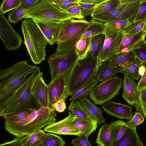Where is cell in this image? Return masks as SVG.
Returning <instances> with one entry per match:
<instances>
[{
	"label": "cell",
	"instance_id": "6da1fadb",
	"mask_svg": "<svg viewBox=\"0 0 146 146\" xmlns=\"http://www.w3.org/2000/svg\"><path fill=\"white\" fill-rule=\"evenodd\" d=\"M36 66L27 60L17 62L13 66L0 70V109L25 82Z\"/></svg>",
	"mask_w": 146,
	"mask_h": 146
},
{
	"label": "cell",
	"instance_id": "7a4b0ae2",
	"mask_svg": "<svg viewBox=\"0 0 146 146\" xmlns=\"http://www.w3.org/2000/svg\"><path fill=\"white\" fill-rule=\"evenodd\" d=\"M53 108L35 109L27 117L17 122L5 124V129L17 137L29 135L55 121L57 113Z\"/></svg>",
	"mask_w": 146,
	"mask_h": 146
},
{
	"label": "cell",
	"instance_id": "3957f363",
	"mask_svg": "<svg viewBox=\"0 0 146 146\" xmlns=\"http://www.w3.org/2000/svg\"><path fill=\"white\" fill-rule=\"evenodd\" d=\"M21 29L24 44L32 61L39 64L46 56V38L35 22L31 19H27L22 23Z\"/></svg>",
	"mask_w": 146,
	"mask_h": 146
},
{
	"label": "cell",
	"instance_id": "277c9868",
	"mask_svg": "<svg viewBox=\"0 0 146 146\" xmlns=\"http://www.w3.org/2000/svg\"><path fill=\"white\" fill-rule=\"evenodd\" d=\"M102 63L99 56L79 60L69 79L68 87L69 96H71L96 79L99 68Z\"/></svg>",
	"mask_w": 146,
	"mask_h": 146
},
{
	"label": "cell",
	"instance_id": "5b68a950",
	"mask_svg": "<svg viewBox=\"0 0 146 146\" xmlns=\"http://www.w3.org/2000/svg\"><path fill=\"white\" fill-rule=\"evenodd\" d=\"M41 72L36 66L33 72L12 97L6 102L0 109V115L26 108H34L31 106L33 98L31 91L33 85Z\"/></svg>",
	"mask_w": 146,
	"mask_h": 146
},
{
	"label": "cell",
	"instance_id": "8992f818",
	"mask_svg": "<svg viewBox=\"0 0 146 146\" xmlns=\"http://www.w3.org/2000/svg\"><path fill=\"white\" fill-rule=\"evenodd\" d=\"M79 60L75 47L56 51L48 58L51 81L60 75L72 71Z\"/></svg>",
	"mask_w": 146,
	"mask_h": 146
},
{
	"label": "cell",
	"instance_id": "52a82bcc",
	"mask_svg": "<svg viewBox=\"0 0 146 146\" xmlns=\"http://www.w3.org/2000/svg\"><path fill=\"white\" fill-rule=\"evenodd\" d=\"M141 0H121L120 3L108 13L92 17V19L108 23L122 20L133 22L140 6Z\"/></svg>",
	"mask_w": 146,
	"mask_h": 146
},
{
	"label": "cell",
	"instance_id": "ba28073f",
	"mask_svg": "<svg viewBox=\"0 0 146 146\" xmlns=\"http://www.w3.org/2000/svg\"><path fill=\"white\" fill-rule=\"evenodd\" d=\"M24 19H48L64 21L72 19L66 11L51 0H41L29 9Z\"/></svg>",
	"mask_w": 146,
	"mask_h": 146
},
{
	"label": "cell",
	"instance_id": "9c48e42d",
	"mask_svg": "<svg viewBox=\"0 0 146 146\" xmlns=\"http://www.w3.org/2000/svg\"><path fill=\"white\" fill-rule=\"evenodd\" d=\"M123 81L120 78L115 76L100 83L89 94L91 100L95 104L102 105L110 101L119 93Z\"/></svg>",
	"mask_w": 146,
	"mask_h": 146
},
{
	"label": "cell",
	"instance_id": "30bf717a",
	"mask_svg": "<svg viewBox=\"0 0 146 146\" xmlns=\"http://www.w3.org/2000/svg\"><path fill=\"white\" fill-rule=\"evenodd\" d=\"M90 24V21L84 19H71L63 21L56 43L66 42L75 38L86 30Z\"/></svg>",
	"mask_w": 146,
	"mask_h": 146
},
{
	"label": "cell",
	"instance_id": "8fae6325",
	"mask_svg": "<svg viewBox=\"0 0 146 146\" xmlns=\"http://www.w3.org/2000/svg\"><path fill=\"white\" fill-rule=\"evenodd\" d=\"M103 33L105 40L99 56L102 62L116 55L124 35L123 33L112 30L105 25Z\"/></svg>",
	"mask_w": 146,
	"mask_h": 146
},
{
	"label": "cell",
	"instance_id": "7c38bea8",
	"mask_svg": "<svg viewBox=\"0 0 146 146\" xmlns=\"http://www.w3.org/2000/svg\"><path fill=\"white\" fill-rule=\"evenodd\" d=\"M72 72L68 74L60 75L51 81L48 85L49 101L51 108H53V106L59 100L65 101L69 96L68 84Z\"/></svg>",
	"mask_w": 146,
	"mask_h": 146
},
{
	"label": "cell",
	"instance_id": "4fadbf2b",
	"mask_svg": "<svg viewBox=\"0 0 146 146\" xmlns=\"http://www.w3.org/2000/svg\"><path fill=\"white\" fill-rule=\"evenodd\" d=\"M0 36L4 46L8 50L19 49L23 43L20 35L13 29L9 21L1 11Z\"/></svg>",
	"mask_w": 146,
	"mask_h": 146
},
{
	"label": "cell",
	"instance_id": "5bb4252c",
	"mask_svg": "<svg viewBox=\"0 0 146 146\" xmlns=\"http://www.w3.org/2000/svg\"><path fill=\"white\" fill-rule=\"evenodd\" d=\"M76 116L69 111L68 116L64 119L52 123L45 127L44 131L60 135L80 136L82 133L73 124Z\"/></svg>",
	"mask_w": 146,
	"mask_h": 146
},
{
	"label": "cell",
	"instance_id": "9a60e30c",
	"mask_svg": "<svg viewBox=\"0 0 146 146\" xmlns=\"http://www.w3.org/2000/svg\"><path fill=\"white\" fill-rule=\"evenodd\" d=\"M90 21V24L89 27L79 35L70 40L58 44L56 51L72 48L75 47L76 43L82 38L93 37L98 34L103 33L104 29L103 22L93 19H91Z\"/></svg>",
	"mask_w": 146,
	"mask_h": 146
},
{
	"label": "cell",
	"instance_id": "2e32d148",
	"mask_svg": "<svg viewBox=\"0 0 146 146\" xmlns=\"http://www.w3.org/2000/svg\"><path fill=\"white\" fill-rule=\"evenodd\" d=\"M36 23L50 45L56 43L61 24L63 21L48 19H32Z\"/></svg>",
	"mask_w": 146,
	"mask_h": 146
},
{
	"label": "cell",
	"instance_id": "e0dca14e",
	"mask_svg": "<svg viewBox=\"0 0 146 146\" xmlns=\"http://www.w3.org/2000/svg\"><path fill=\"white\" fill-rule=\"evenodd\" d=\"M41 72L33 87L31 95L39 108L50 107V106L48 85L45 82Z\"/></svg>",
	"mask_w": 146,
	"mask_h": 146
},
{
	"label": "cell",
	"instance_id": "ac0fdd59",
	"mask_svg": "<svg viewBox=\"0 0 146 146\" xmlns=\"http://www.w3.org/2000/svg\"><path fill=\"white\" fill-rule=\"evenodd\" d=\"M123 82L122 97L129 104L137 108L139 105L140 94L137 84L133 80L125 75H124Z\"/></svg>",
	"mask_w": 146,
	"mask_h": 146
},
{
	"label": "cell",
	"instance_id": "d6986e66",
	"mask_svg": "<svg viewBox=\"0 0 146 146\" xmlns=\"http://www.w3.org/2000/svg\"><path fill=\"white\" fill-rule=\"evenodd\" d=\"M104 111L108 114L121 119H131L133 117L131 107L113 101H109L102 106Z\"/></svg>",
	"mask_w": 146,
	"mask_h": 146
},
{
	"label": "cell",
	"instance_id": "ffe728a7",
	"mask_svg": "<svg viewBox=\"0 0 146 146\" xmlns=\"http://www.w3.org/2000/svg\"><path fill=\"white\" fill-rule=\"evenodd\" d=\"M145 36L144 30L135 35H125L124 34L119 51L116 55L127 53L132 51L145 40Z\"/></svg>",
	"mask_w": 146,
	"mask_h": 146
},
{
	"label": "cell",
	"instance_id": "44dd1931",
	"mask_svg": "<svg viewBox=\"0 0 146 146\" xmlns=\"http://www.w3.org/2000/svg\"><path fill=\"white\" fill-rule=\"evenodd\" d=\"M73 123L82 134L88 138L91 133L96 130L98 124L97 121H92L76 116Z\"/></svg>",
	"mask_w": 146,
	"mask_h": 146
},
{
	"label": "cell",
	"instance_id": "7402d4cb",
	"mask_svg": "<svg viewBox=\"0 0 146 146\" xmlns=\"http://www.w3.org/2000/svg\"><path fill=\"white\" fill-rule=\"evenodd\" d=\"M109 125L111 135V146H115L124 136L127 126L125 122L122 120L112 121Z\"/></svg>",
	"mask_w": 146,
	"mask_h": 146
},
{
	"label": "cell",
	"instance_id": "603a6c76",
	"mask_svg": "<svg viewBox=\"0 0 146 146\" xmlns=\"http://www.w3.org/2000/svg\"><path fill=\"white\" fill-rule=\"evenodd\" d=\"M115 146H144L136 128L127 127V131L121 141Z\"/></svg>",
	"mask_w": 146,
	"mask_h": 146
},
{
	"label": "cell",
	"instance_id": "cb8c5ba5",
	"mask_svg": "<svg viewBox=\"0 0 146 146\" xmlns=\"http://www.w3.org/2000/svg\"><path fill=\"white\" fill-rule=\"evenodd\" d=\"M80 102L89 113L97 121L98 124L106 122V119L102 115L103 112L101 108L92 103L86 97L80 99Z\"/></svg>",
	"mask_w": 146,
	"mask_h": 146
},
{
	"label": "cell",
	"instance_id": "d4e9b609",
	"mask_svg": "<svg viewBox=\"0 0 146 146\" xmlns=\"http://www.w3.org/2000/svg\"><path fill=\"white\" fill-rule=\"evenodd\" d=\"M141 63L136 58L133 61L119 66V73H122L133 80H138L140 78L139 73Z\"/></svg>",
	"mask_w": 146,
	"mask_h": 146
},
{
	"label": "cell",
	"instance_id": "484cf974",
	"mask_svg": "<svg viewBox=\"0 0 146 146\" xmlns=\"http://www.w3.org/2000/svg\"><path fill=\"white\" fill-rule=\"evenodd\" d=\"M119 66L110 65L103 62L98 69L96 79L100 83L116 76L118 72Z\"/></svg>",
	"mask_w": 146,
	"mask_h": 146
},
{
	"label": "cell",
	"instance_id": "4316f807",
	"mask_svg": "<svg viewBox=\"0 0 146 146\" xmlns=\"http://www.w3.org/2000/svg\"><path fill=\"white\" fill-rule=\"evenodd\" d=\"M35 109L34 108H29L5 114L2 117L5 119V124H11L19 121L27 117Z\"/></svg>",
	"mask_w": 146,
	"mask_h": 146
},
{
	"label": "cell",
	"instance_id": "83f0119b",
	"mask_svg": "<svg viewBox=\"0 0 146 146\" xmlns=\"http://www.w3.org/2000/svg\"><path fill=\"white\" fill-rule=\"evenodd\" d=\"M105 38L104 33L92 37L90 47L86 58L97 57L100 56L103 46Z\"/></svg>",
	"mask_w": 146,
	"mask_h": 146
},
{
	"label": "cell",
	"instance_id": "f1b7e54d",
	"mask_svg": "<svg viewBox=\"0 0 146 146\" xmlns=\"http://www.w3.org/2000/svg\"><path fill=\"white\" fill-rule=\"evenodd\" d=\"M96 141L98 146H111V135L109 125L105 123L100 127Z\"/></svg>",
	"mask_w": 146,
	"mask_h": 146
},
{
	"label": "cell",
	"instance_id": "f546056e",
	"mask_svg": "<svg viewBox=\"0 0 146 146\" xmlns=\"http://www.w3.org/2000/svg\"><path fill=\"white\" fill-rule=\"evenodd\" d=\"M68 109L69 111L76 117L96 121L87 111L80 102L77 100L71 101Z\"/></svg>",
	"mask_w": 146,
	"mask_h": 146
},
{
	"label": "cell",
	"instance_id": "4dcf8cb0",
	"mask_svg": "<svg viewBox=\"0 0 146 146\" xmlns=\"http://www.w3.org/2000/svg\"><path fill=\"white\" fill-rule=\"evenodd\" d=\"M121 0H104L98 5L91 15L92 17L100 15L110 11L119 5Z\"/></svg>",
	"mask_w": 146,
	"mask_h": 146
},
{
	"label": "cell",
	"instance_id": "1f68e13d",
	"mask_svg": "<svg viewBox=\"0 0 146 146\" xmlns=\"http://www.w3.org/2000/svg\"><path fill=\"white\" fill-rule=\"evenodd\" d=\"M136 57L132 51L122 54L116 55L106 62L110 65L119 66L133 61Z\"/></svg>",
	"mask_w": 146,
	"mask_h": 146
},
{
	"label": "cell",
	"instance_id": "d6a6232c",
	"mask_svg": "<svg viewBox=\"0 0 146 146\" xmlns=\"http://www.w3.org/2000/svg\"><path fill=\"white\" fill-rule=\"evenodd\" d=\"M92 38L90 37L82 38L75 45V47L79 60L86 58L90 47Z\"/></svg>",
	"mask_w": 146,
	"mask_h": 146
},
{
	"label": "cell",
	"instance_id": "836d02e7",
	"mask_svg": "<svg viewBox=\"0 0 146 146\" xmlns=\"http://www.w3.org/2000/svg\"><path fill=\"white\" fill-rule=\"evenodd\" d=\"M98 81L95 79L86 86L80 89L72 94L69 101L78 100L89 95L93 89L98 85Z\"/></svg>",
	"mask_w": 146,
	"mask_h": 146
},
{
	"label": "cell",
	"instance_id": "e575fe53",
	"mask_svg": "<svg viewBox=\"0 0 146 146\" xmlns=\"http://www.w3.org/2000/svg\"><path fill=\"white\" fill-rule=\"evenodd\" d=\"M65 142L62 138L55 134L45 133L39 146H64Z\"/></svg>",
	"mask_w": 146,
	"mask_h": 146
},
{
	"label": "cell",
	"instance_id": "d590c367",
	"mask_svg": "<svg viewBox=\"0 0 146 146\" xmlns=\"http://www.w3.org/2000/svg\"><path fill=\"white\" fill-rule=\"evenodd\" d=\"M45 133L42 129L35 131L29 135V137L24 146H39Z\"/></svg>",
	"mask_w": 146,
	"mask_h": 146
},
{
	"label": "cell",
	"instance_id": "8d00e7d4",
	"mask_svg": "<svg viewBox=\"0 0 146 146\" xmlns=\"http://www.w3.org/2000/svg\"><path fill=\"white\" fill-rule=\"evenodd\" d=\"M29 9H25L19 6L11 12L8 15V20L10 22L16 24L24 18Z\"/></svg>",
	"mask_w": 146,
	"mask_h": 146
},
{
	"label": "cell",
	"instance_id": "74e56055",
	"mask_svg": "<svg viewBox=\"0 0 146 146\" xmlns=\"http://www.w3.org/2000/svg\"><path fill=\"white\" fill-rule=\"evenodd\" d=\"M132 22L127 20H122L105 23L104 25L112 30L124 33L127 28Z\"/></svg>",
	"mask_w": 146,
	"mask_h": 146
},
{
	"label": "cell",
	"instance_id": "f35d334b",
	"mask_svg": "<svg viewBox=\"0 0 146 146\" xmlns=\"http://www.w3.org/2000/svg\"><path fill=\"white\" fill-rule=\"evenodd\" d=\"M145 21H133L127 28L124 33L125 35L135 34L144 29Z\"/></svg>",
	"mask_w": 146,
	"mask_h": 146
},
{
	"label": "cell",
	"instance_id": "ab89813d",
	"mask_svg": "<svg viewBox=\"0 0 146 146\" xmlns=\"http://www.w3.org/2000/svg\"><path fill=\"white\" fill-rule=\"evenodd\" d=\"M141 64L146 61V41L142 42L132 51Z\"/></svg>",
	"mask_w": 146,
	"mask_h": 146
},
{
	"label": "cell",
	"instance_id": "60d3db41",
	"mask_svg": "<svg viewBox=\"0 0 146 146\" xmlns=\"http://www.w3.org/2000/svg\"><path fill=\"white\" fill-rule=\"evenodd\" d=\"M21 0H3L0 8V11L3 14L14 9L20 4Z\"/></svg>",
	"mask_w": 146,
	"mask_h": 146
},
{
	"label": "cell",
	"instance_id": "b9f144b4",
	"mask_svg": "<svg viewBox=\"0 0 146 146\" xmlns=\"http://www.w3.org/2000/svg\"><path fill=\"white\" fill-rule=\"evenodd\" d=\"M145 120V117L140 112H136L132 118L125 122L127 125L129 127L136 128L142 124Z\"/></svg>",
	"mask_w": 146,
	"mask_h": 146
},
{
	"label": "cell",
	"instance_id": "7bdbcfd3",
	"mask_svg": "<svg viewBox=\"0 0 146 146\" xmlns=\"http://www.w3.org/2000/svg\"><path fill=\"white\" fill-rule=\"evenodd\" d=\"M78 3L80 7L81 14L84 17L91 15L95 8L98 5L82 2L80 1V0Z\"/></svg>",
	"mask_w": 146,
	"mask_h": 146
},
{
	"label": "cell",
	"instance_id": "ee69618b",
	"mask_svg": "<svg viewBox=\"0 0 146 146\" xmlns=\"http://www.w3.org/2000/svg\"><path fill=\"white\" fill-rule=\"evenodd\" d=\"M139 92V104L137 108L146 119V87Z\"/></svg>",
	"mask_w": 146,
	"mask_h": 146
},
{
	"label": "cell",
	"instance_id": "f6af8a7d",
	"mask_svg": "<svg viewBox=\"0 0 146 146\" xmlns=\"http://www.w3.org/2000/svg\"><path fill=\"white\" fill-rule=\"evenodd\" d=\"M63 10H66L77 4L79 0H51Z\"/></svg>",
	"mask_w": 146,
	"mask_h": 146
},
{
	"label": "cell",
	"instance_id": "bcb514c9",
	"mask_svg": "<svg viewBox=\"0 0 146 146\" xmlns=\"http://www.w3.org/2000/svg\"><path fill=\"white\" fill-rule=\"evenodd\" d=\"M146 20V0H141L140 6L133 21Z\"/></svg>",
	"mask_w": 146,
	"mask_h": 146
},
{
	"label": "cell",
	"instance_id": "7dc6e473",
	"mask_svg": "<svg viewBox=\"0 0 146 146\" xmlns=\"http://www.w3.org/2000/svg\"><path fill=\"white\" fill-rule=\"evenodd\" d=\"M29 137V135L22 137H16L11 141L1 144L0 146H24Z\"/></svg>",
	"mask_w": 146,
	"mask_h": 146
},
{
	"label": "cell",
	"instance_id": "c3c4849f",
	"mask_svg": "<svg viewBox=\"0 0 146 146\" xmlns=\"http://www.w3.org/2000/svg\"><path fill=\"white\" fill-rule=\"evenodd\" d=\"M65 11L71 15L72 19H84L81 14L80 7L78 3Z\"/></svg>",
	"mask_w": 146,
	"mask_h": 146
},
{
	"label": "cell",
	"instance_id": "681fc988",
	"mask_svg": "<svg viewBox=\"0 0 146 146\" xmlns=\"http://www.w3.org/2000/svg\"><path fill=\"white\" fill-rule=\"evenodd\" d=\"M88 139L82 134L72 139L71 143L74 146H91Z\"/></svg>",
	"mask_w": 146,
	"mask_h": 146
},
{
	"label": "cell",
	"instance_id": "f907efd6",
	"mask_svg": "<svg viewBox=\"0 0 146 146\" xmlns=\"http://www.w3.org/2000/svg\"><path fill=\"white\" fill-rule=\"evenodd\" d=\"M39 0H21L19 6L25 9H30L35 6Z\"/></svg>",
	"mask_w": 146,
	"mask_h": 146
},
{
	"label": "cell",
	"instance_id": "816d5d0a",
	"mask_svg": "<svg viewBox=\"0 0 146 146\" xmlns=\"http://www.w3.org/2000/svg\"><path fill=\"white\" fill-rule=\"evenodd\" d=\"M141 64H143L145 66V70L143 75L141 76L139 82L137 84V88L139 91L146 87V61Z\"/></svg>",
	"mask_w": 146,
	"mask_h": 146
},
{
	"label": "cell",
	"instance_id": "f5cc1de1",
	"mask_svg": "<svg viewBox=\"0 0 146 146\" xmlns=\"http://www.w3.org/2000/svg\"><path fill=\"white\" fill-rule=\"evenodd\" d=\"M53 107L56 111L59 113L63 112L66 108L65 101L63 100L58 101L54 104Z\"/></svg>",
	"mask_w": 146,
	"mask_h": 146
},
{
	"label": "cell",
	"instance_id": "db71d44e",
	"mask_svg": "<svg viewBox=\"0 0 146 146\" xmlns=\"http://www.w3.org/2000/svg\"><path fill=\"white\" fill-rule=\"evenodd\" d=\"M104 0H80V1L86 3L98 5Z\"/></svg>",
	"mask_w": 146,
	"mask_h": 146
},
{
	"label": "cell",
	"instance_id": "11a10c76",
	"mask_svg": "<svg viewBox=\"0 0 146 146\" xmlns=\"http://www.w3.org/2000/svg\"><path fill=\"white\" fill-rule=\"evenodd\" d=\"M145 70V68L144 65L141 64L139 68V73L140 76H142L144 73Z\"/></svg>",
	"mask_w": 146,
	"mask_h": 146
},
{
	"label": "cell",
	"instance_id": "9f6ffc18",
	"mask_svg": "<svg viewBox=\"0 0 146 146\" xmlns=\"http://www.w3.org/2000/svg\"><path fill=\"white\" fill-rule=\"evenodd\" d=\"M143 30H144V32L145 33V35L146 36V20L145 21V26H144V29Z\"/></svg>",
	"mask_w": 146,
	"mask_h": 146
},
{
	"label": "cell",
	"instance_id": "6f0895ef",
	"mask_svg": "<svg viewBox=\"0 0 146 146\" xmlns=\"http://www.w3.org/2000/svg\"><path fill=\"white\" fill-rule=\"evenodd\" d=\"M144 146H146V145H144Z\"/></svg>",
	"mask_w": 146,
	"mask_h": 146
}]
</instances>
